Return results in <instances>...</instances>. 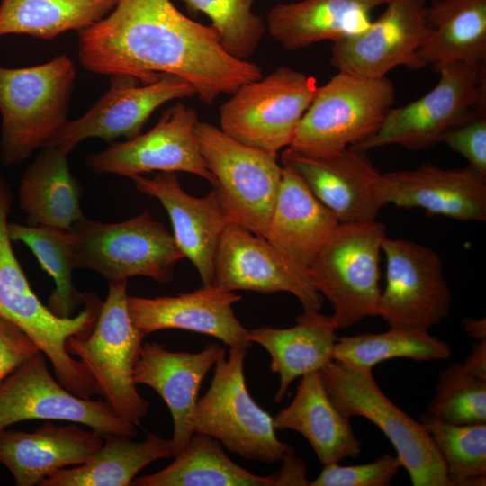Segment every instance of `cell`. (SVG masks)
<instances>
[{
  "instance_id": "7402d4cb",
  "label": "cell",
  "mask_w": 486,
  "mask_h": 486,
  "mask_svg": "<svg viewBox=\"0 0 486 486\" xmlns=\"http://www.w3.org/2000/svg\"><path fill=\"white\" fill-rule=\"evenodd\" d=\"M382 188L387 204L463 221L486 220V176L469 165L444 169L426 163L388 172L382 174Z\"/></svg>"
},
{
  "instance_id": "9a60e30c",
  "label": "cell",
  "mask_w": 486,
  "mask_h": 486,
  "mask_svg": "<svg viewBox=\"0 0 486 486\" xmlns=\"http://www.w3.org/2000/svg\"><path fill=\"white\" fill-rule=\"evenodd\" d=\"M194 109L178 102L168 107L156 125L124 142H112L104 150L88 155L86 165L95 174L131 178L146 173L185 172L214 184L201 154Z\"/></svg>"
},
{
  "instance_id": "ab89813d",
  "label": "cell",
  "mask_w": 486,
  "mask_h": 486,
  "mask_svg": "<svg viewBox=\"0 0 486 486\" xmlns=\"http://www.w3.org/2000/svg\"><path fill=\"white\" fill-rule=\"evenodd\" d=\"M453 151L462 155L468 165L486 176V112H480L469 120L449 129L440 139Z\"/></svg>"
},
{
  "instance_id": "ba28073f",
  "label": "cell",
  "mask_w": 486,
  "mask_h": 486,
  "mask_svg": "<svg viewBox=\"0 0 486 486\" xmlns=\"http://www.w3.org/2000/svg\"><path fill=\"white\" fill-rule=\"evenodd\" d=\"M128 296L127 281L109 284L93 329L85 337H70L67 350L87 367L113 411L137 425L149 410L133 379L146 336L131 320Z\"/></svg>"
},
{
  "instance_id": "83f0119b",
  "label": "cell",
  "mask_w": 486,
  "mask_h": 486,
  "mask_svg": "<svg viewBox=\"0 0 486 486\" xmlns=\"http://www.w3.org/2000/svg\"><path fill=\"white\" fill-rule=\"evenodd\" d=\"M338 329L332 316L312 310H303L291 328L248 329L249 340L259 344L269 353L271 370L279 375V386L274 396L276 402L284 398L296 378L320 372L334 360Z\"/></svg>"
},
{
  "instance_id": "f1b7e54d",
  "label": "cell",
  "mask_w": 486,
  "mask_h": 486,
  "mask_svg": "<svg viewBox=\"0 0 486 486\" xmlns=\"http://www.w3.org/2000/svg\"><path fill=\"white\" fill-rule=\"evenodd\" d=\"M68 156L47 146L26 168L18 201L28 225L68 231L85 218L80 206L82 189L71 174Z\"/></svg>"
},
{
  "instance_id": "7a4b0ae2",
  "label": "cell",
  "mask_w": 486,
  "mask_h": 486,
  "mask_svg": "<svg viewBox=\"0 0 486 486\" xmlns=\"http://www.w3.org/2000/svg\"><path fill=\"white\" fill-rule=\"evenodd\" d=\"M13 194L0 176V317L24 331L50 360L57 380L74 394L90 399L102 395L87 369L67 350L72 337H85L93 329L102 301L85 293V308L76 316L61 318L44 305L32 291L14 252L8 233Z\"/></svg>"
},
{
  "instance_id": "d4e9b609",
  "label": "cell",
  "mask_w": 486,
  "mask_h": 486,
  "mask_svg": "<svg viewBox=\"0 0 486 486\" xmlns=\"http://www.w3.org/2000/svg\"><path fill=\"white\" fill-rule=\"evenodd\" d=\"M389 0H301L280 3L267 14L270 36L286 50L356 35L372 22L371 14Z\"/></svg>"
},
{
  "instance_id": "836d02e7",
  "label": "cell",
  "mask_w": 486,
  "mask_h": 486,
  "mask_svg": "<svg viewBox=\"0 0 486 486\" xmlns=\"http://www.w3.org/2000/svg\"><path fill=\"white\" fill-rule=\"evenodd\" d=\"M449 345L428 331L390 328L382 333H362L338 338L334 360L356 371H373L379 363L394 358L415 361L445 360Z\"/></svg>"
},
{
  "instance_id": "ffe728a7",
  "label": "cell",
  "mask_w": 486,
  "mask_h": 486,
  "mask_svg": "<svg viewBox=\"0 0 486 486\" xmlns=\"http://www.w3.org/2000/svg\"><path fill=\"white\" fill-rule=\"evenodd\" d=\"M241 296L214 284L192 292L155 298L128 296L130 316L145 336L177 328L214 337L230 347L252 346L247 329L237 319L232 305Z\"/></svg>"
},
{
  "instance_id": "b9f144b4",
  "label": "cell",
  "mask_w": 486,
  "mask_h": 486,
  "mask_svg": "<svg viewBox=\"0 0 486 486\" xmlns=\"http://www.w3.org/2000/svg\"><path fill=\"white\" fill-rule=\"evenodd\" d=\"M280 470L272 474L274 486L284 485H310L307 479V467L303 461L295 456L294 453L285 455L282 459Z\"/></svg>"
},
{
  "instance_id": "5bb4252c",
  "label": "cell",
  "mask_w": 486,
  "mask_h": 486,
  "mask_svg": "<svg viewBox=\"0 0 486 486\" xmlns=\"http://www.w3.org/2000/svg\"><path fill=\"white\" fill-rule=\"evenodd\" d=\"M34 419L75 422L103 436L137 435L135 424L120 418L106 400L82 398L65 388L51 375L41 351L0 382V433Z\"/></svg>"
},
{
  "instance_id": "d590c367",
  "label": "cell",
  "mask_w": 486,
  "mask_h": 486,
  "mask_svg": "<svg viewBox=\"0 0 486 486\" xmlns=\"http://www.w3.org/2000/svg\"><path fill=\"white\" fill-rule=\"evenodd\" d=\"M430 434L446 469L448 485H485L486 424H450L425 416Z\"/></svg>"
},
{
  "instance_id": "6da1fadb",
  "label": "cell",
  "mask_w": 486,
  "mask_h": 486,
  "mask_svg": "<svg viewBox=\"0 0 486 486\" xmlns=\"http://www.w3.org/2000/svg\"><path fill=\"white\" fill-rule=\"evenodd\" d=\"M78 58L89 72L132 75L142 83L180 76L207 104L263 76L258 65L232 57L212 26L188 18L171 0H118L79 32Z\"/></svg>"
},
{
  "instance_id": "4dcf8cb0",
  "label": "cell",
  "mask_w": 486,
  "mask_h": 486,
  "mask_svg": "<svg viewBox=\"0 0 486 486\" xmlns=\"http://www.w3.org/2000/svg\"><path fill=\"white\" fill-rule=\"evenodd\" d=\"M104 442L86 463L59 469L43 479L40 486H129L148 464L174 457L170 439L148 433L142 441L107 434Z\"/></svg>"
},
{
  "instance_id": "ee69618b",
  "label": "cell",
  "mask_w": 486,
  "mask_h": 486,
  "mask_svg": "<svg viewBox=\"0 0 486 486\" xmlns=\"http://www.w3.org/2000/svg\"><path fill=\"white\" fill-rule=\"evenodd\" d=\"M463 326L464 330L472 338H476L478 341L486 339L485 318L476 320L471 317H466L463 320Z\"/></svg>"
},
{
  "instance_id": "484cf974",
  "label": "cell",
  "mask_w": 486,
  "mask_h": 486,
  "mask_svg": "<svg viewBox=\"0 0 486 486\" xmlns=\"http://www.w3.org/2000/svg\"><path fill=\"white\" fill-rule=\"evenodd\" d=\"M283 176L265 238L308 268L340 224L291 168Z\"/></svg>"
},
{
  "instance_id": "44dd1931",
  "label": "cell",
  "mask_w": 486,
  "mask_h": 486,
  "mask_svg": "<svg viewBox=\"0 0 486 486\" xmlns=\"http://www.w3.org/2000/svg\"><path fill=\"white\" fill-rule=\"evenodd\" d=\"M130 179L140 193L160 202L170 218L177 247L195 266L203 285L212 284L218 244L230 222L216 191L212 189L203 197L192 196L173 172Z\"/></svg>"
},
{
  "instance_id": "8fae6325",
  "label": "cell",
  "mask_w": 486,
  "mask_h": 486,
  "mask_svg": "<svg viewBox=\"0 0 486 486\" xmlns=\"http://www.w3.org/2000/svg\"><path fill=\"white\" fill-rule=\"evenodd\" d=\"M439 80L425 95L392 108L371 138L351 148L367 152L387 145L422 150L440 143L449 129L486 111L484 66L449 63L438 68Z\"/></svg>"
},
{
  "instance_id": "f546056e",
  "label": "cell",
  "mask_w": 486,
  "mask_h": 486,
  "mask_svg": "<svg viewBox=\"0 0 486 486\" xmlns=\"http://www.w3.org/2000/svg\"><path fill=\"white\" fill-rule=\"evenodd\" d=\"M427 20L432 31L418 51L426 66L485 65L486 0H436Z\"/></svg>"
},
{
  "instance_id": "277c9868",
  "label": "cell",
  "mask_w": 486,
  "mask_h": 486,
  "mask_svg": "<svg viewBox=\"0 0 486 486\" xmlns=\"http://www.w3.org/2000/svg\"><path fill=\"white\" fill-rule=\"evenodd\" d=\"M385 77L372 79L339 71L315 95L289 148L313 157H331L376 133L395 103Z\"/></svg>"
},
{
  "instance_id": "7bdbcfd3",
  "label": "cell",
  "mask_w": 486,
  "mask_h": 486,
  "mask_svg": "<svg viewBox=\"0 0 486 486\" xmlns=\"http://www.w3.org/2000/svg\"><path fill=\"white\" fill-rule=\"evenodd\" d=\"M462 364L474 374L486 378V339L474 344L471 354Z\"/></svg>"
},
{
  "instance_id": "4316f807",
  "label": "cell",
  "mask_w": 486,
  "mask_h": 486,
  "mask_svg": "<svg viewBox=\"0 0 486 486\" xmlns=\"http://www.w3.org/2000/svg\"><path fill=\"white\" fill-rule=\"evenodd\" d=\"M302 377L292 402L274 417L275 428L300 433L323 465L357 457L362 444L354 433L350 418L330 400L320 372Z\"/></svg>"
},
{
  "instance_id": "7c38bea8",
  "label": "cell",
  "mask_w": 486,
  "mask_h": 486,
  "mask_svg": "<svg viewBox=\"0 0 486 486\" xmlns=\"http://www.w3.org/2000/svg\"><path fill=\"white\" fill-rule=\"evenodd\" d=\"M317 88L314 77L279 67L241 86L220 107V130L244 145L278 155L290 147Z\"/></svg>"
},
{
  "instance_id": "60d3db41",
  "label": "cell",
  "mask_w": 486,
  "mask_h": 486,
  "mask_svg": "<svg viewBox=\"0 0 486 486\" xmlns=\"http://www.w3.org/2000/svg\"><path fill=\"white\" fill-rule=\"evenodd\" d=\"M40 351L24 331L0 317V382Z\"/></svg>"
},
{
  "instance_id": "d6a6232c",
  "label": "cell",
  "mask_w": 486,
  "mask_h": 486,
  "mask_svg": "<svg viewBox=\"0 0 486 486\" xmlns=\"http://www.w3.org/2000/svg\"><path fill=\"white\" fill-rule=\"evenodd\" d=\"M118 0H2L0 38L27 34L52 40L71 30L81 32L101 21Z\"/></svg>"
},
{
  "instance_id": "2e32d148",
  "label": "cell",
  "mask_w": 486,
  "mask_h": 486,
  "mask_svg": "<svg viewBox=\"0 0 486 486\" xmlns=\"http://www.w3.org/2000/svg\"><path fill=\"white\" fill-rule=\"evenodd\" d=\"M108 91L81 117L68 121L48 146L69 153L83 140L99 138L112 143L119 138L140 134L151 114L164 104L196 95L180 76L162 74L152 83H142L128 74L110 76Z\"/></svg>"
},
{
  "instance_id": "603a6c76",
  "label": "cell",
  "mask_w": 486,
  "mask_h": 486,
  "mask_svg": "<svg viewBox=\"0 0 486 486\" xmlns=\"http://www.w3.org/2000/svg\"><path fill=\"white\" fill-rule=\"evenodd\" d=\"M223 354L225 348L213 342L196 353L171 351L159 343H143L133 379L136 384L151 387L166 403L174 424L170 438L174 457L194 435L192 417L199 390L209 370Z\"/></svg>"
},
{
  "instance_id": "1f68e13d",
  "label": "cell",
  "mask_w": 486,
  "mask_h": 486,
  "mask_svg": "<svg viewBox=\"0 0 486 486\" xmlns=\"http://www.w3.org/2000/svg\"><path fill=\"white\" fill-rule=\"evenodd\" d=\"M135 486H274L271 475L250 472L234 463L219 441L194 433L175 460L157 472L134 479Z\"/></svg>"
},
{
  "instance_id": "9c48e42d",
  "label": "cell",
  "mask_w": 486,
  "mask_h": 486,
  "mask_svg": "<svg viewBox=\"0 0 486 486\" xmlns=\"http://www.w3.org/2000/svg\"><path fill=\"white\" fill-rule=\"evenodd\" d=\"M385 237L377 220L340 223L308 267L314 287L332 304L338 329L378 316Z\"/></svg>"
},
{
  "instance_id": "8992f818",
  "label": "cell",
  "mask_w": 486,
  "mask_h": 486,
  "mask_svg": "<svg viewBox=\"0 0 486 486\" xmlns=\"http://www.w3.org/2000/svg\"><path fill=\"white\" fill-rule=\"evenodd\" d=\"M320 375L342 414L365 418L386 435L413 486H449L444 460L430 434L384 394L373 371H356L333 360Z\"/></svg>"
},
{
  "instance_id": "d6986e66",
  "label": "cell",
  "mask_w": 486,
  "mask_h": 486,
  "mask_svg": "<svg viewBox=\"0 0 486 486\" xmlns=\"http://www.w3.org/2000/svg\"><path fill=\"white\" fill-rule=\"evenodd\" d=\"M281 165L291 168L340 223L376 220L387 205L382 174L366 152L351 147L331 157H313L286 148Z\"/></svg>"
},
{
  "instance_id": "f35d334b",
  "label": "cell",
  "mask_w": 486,
  "mask_h": 486,
  "mask_svg": "<svg viewBox=\"0 0 486 486\" xmlns=\"http://www.w3.org/2000/svg\"><path fill=\"white\" fill-rule=\"evenodd\" d=\"M402 464L396 455L383 454L374 461L356 465L338 463L324 465L310 486H387Z\"/></svg>"
},
{
  "instance_id": "e575fe53",
  "label": "cell",
  "mask_w": 486,
  "mask_h": 486,
  "mask_svg": "<svg viewBox=\"0 0 486 486\" xmlns=\"http://www.w3.org/2000/svg\"><path fill=\"white\" fill-rule=\"evenodd\" d=\"M12 241L26 245L37 258L41 268L53 279L55 287L48 299L49 309L61 318L72 317L85 302L73 283L76 268L73 237L69 231L47 227L8 223Z\"/></svg>"
},
{
  "instance_id": "52a82bcc",
  "label": "cell",
  "mask_w": 486,
  "mask_h": 486,
  "mask_svg": "<svg viewBox=\"0 0 486 486\" xmlns=\"http://www.w3.org/2000/svg\"><path fill=\"white\" fill-rule=\"evenodd\" d=\"M68 231L76 268L94 271L108 284L139 275L169 284L184 257L173 235L148 212L116 223L85 217Z\"/></svg>"
},
{
  "instance_id": "8d00e7d4",
  "label": "cell",
  "mask_w": 486,
  "mask_h": 486,
  "mask_svg": "<svg viewBox=\"0 0 486 486\" xmlns=\"http://www.w3.org/2000/svg\"><path fill=\"white\" fill-rule=\"evenodd\" d=\"M428 418L450 424H486V378L454 363L438 376Z\"/></svg>"
},
{
  "instance_id": "5b68a950",
  "label": "cell",
  "mask_w": 486,
  "mask_h": 486,
  "mask_svg": "<svg viewBox=\"0 0 486 486\" xmlns=\"http://www.w3.org/2000/svg\"><path fill=\"white\" fill-rule=\"evenodd\" d=\"M246 348L230 347L220 356L207 392L192 417L194 433L208 435L230 452L251 461L278 463L293 452L275 434L274 417L249 393L244 374Z\"/></svg>"
},
{
  "instance_id": "ac0fdd59",
  "label": "cell",
  "mask_w": 486,
  "mask_h": 486,
  "mask_svg": "<svg viewBox=\"0 0 486 486\" xmlns=\"http://www.w3.org/2000/svg\"><path fill=\"white\" fill-rule=\"evenodd\" d=\"M212 284L262 293L288 292L303 310L320 311L324 297L314 287L308 268L248 229L230 222L219 241Z\"/></svg>"
},
{
  "instance_id": "3957f363",
  "label": "cell",
  "mask_w": 486,
  "mask_h": 486,
  "mask_svg": "<svg viewBox=\"0 0 486 486\" xmlns=\"http://www.w3.org/2000/svg\"><path fill=\"white\" fill-rule=\"evenodd\" d=\"M76 70L67 55L32 67L0 66V158L4 165L47 147L67 123Z\"/></svg>"
},
{
  "instance_id": "e0dca14e",
  "label": "cell",
  "mask_w": 486,
  "mask_h": 486,
  "mask_svg": "<svg viewBox=\"0 0 486 486\" xmlns=\"http://www.w3.org/2000/svg\"><path fill=\"white\" fill-rule=\"evenodd\" d=\"M385 5L364 31L333 42L330 64L338 71L379 79L400 66L426 67L418 56L432 31L426 1L389 0Z\"/></svg>"
},
{
  "instance_id": "30bf717a",
  "label": "cell",
  "mask_w": 486,
  "mask_h": 486,
  "mask_svg": "<svg viewBox=\"0 0 486 486\" xmlns=\"http://www.w3.org/2000/svg\"><path fill=\"white\" fill-rule=\"evenodd\" d=\"M195 136L230 222L265 238L283 176L278 155L244 145L207 122H198Z\"/></svg>"
},
{
  "instance_id": "74e56055",
  "label": "cell",
  "mask_w": 486,
  "mask_h": 486,
  "mask_svg": "<svg viewBox=\"0 0 486 486\" xmlns=\"http://www.w3.org/2000/svg\"><path fill=\"white\" fill-rule=\"evenodd\" d=\"M189 12L211 20L222 47L232 57L247 60L257 50L266 29L253 12L256 0H181Z\"/></svg>"
},
{
  "instance_id": "4fadbf2b",
  "label": "cell",
  "mask_w": 486,
  "mask_h": 486,
  "mask_svg": "<svg viewBox=\"0 0 486 486\" xmlns=\"http://www.w3.org/2000/svg\"><path fill=\"white\" fill-rule=\"evenodd\" d=\"M386 284L378 316L392 328L428 331L448 317L452 296L437 253L412 240L384 238Z\"/></svg>"
},
{
  "instance_id": "cb8c5ba5",
  "label": "cell",
  "mask_w": 486,
  "mask_h": 486,
  "mask_svg": "<svg viewBox=\"0 0 486 486\" xmlns=\"http://www.w3.org/2000/svg\"><path fill=\"white\" fill-rule=\"evenodd\" d=\"M78 423L47 421L32 432L5 429L0 433V463L17 486H34L56 471L88 461L104 436Z\"/></svg>"
}]
</instances>
